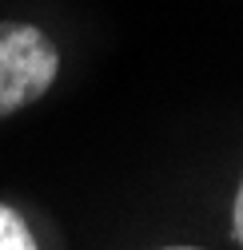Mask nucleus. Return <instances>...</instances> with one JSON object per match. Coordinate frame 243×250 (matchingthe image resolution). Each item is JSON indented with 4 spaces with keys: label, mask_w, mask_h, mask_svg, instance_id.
<instances>
[{
    "label": "nucleus",
    "mask_w": 243,
    "mask_h": 250,
    "mask_svg": "<svg viewBox=\"0 0 243 250\" xmlns=\"http://www.w3.org/2000/svg\"><path fill=\"white\" fill-rule=\"evenodd\" d=\"M60 48L28 20H0V119L40 104L60 76Z\"/></svg>",
    "instance_id": "nucleus-1"
},
{
    "label": "nucleus",
    "mask_w": 243,
    "mask_h": 250,
    "mask_svg": "<svg viewBox=\"0 0 243 250\" xmlns=\"http://www.w3.org/2000/svg\"><path fill=\"white\" fill-rule=\"evenodd\" d=\"M0 250H40L28 218L8 203H0Z\"/></svg>",
    "instance_id": "nucleus-2"
},
{
    "label": "nucleus",
    "mask_w": 243,
    "mask_h": 250,
    "mask_svg": "<svg viewBox=\"0 0 243 250\" xmlns=\"http://www.w3.org/2000/svg\"><path fill=\"white\" fill-rule=\"evenodd\" d=\"M231 234L243 246V175H239V187H235V195H231Z\"/></svg>",
    "instance_id": "nucleus-3"
},
{
    "label": "nucleus",
    "mask_w": 243,
    "mask_h": 250,
    "mask_svg": "<svg viewBox=\"0 0 243 250\" xmlns=\"http://www.w3.org/2000/svg\"><path fill=\"white\" fill-rule=\"evenodd\" d=\"M164 250H203V246H164Z\"/></svg>",
    "instance_id": "nucleus-4"
}]
</instances>
